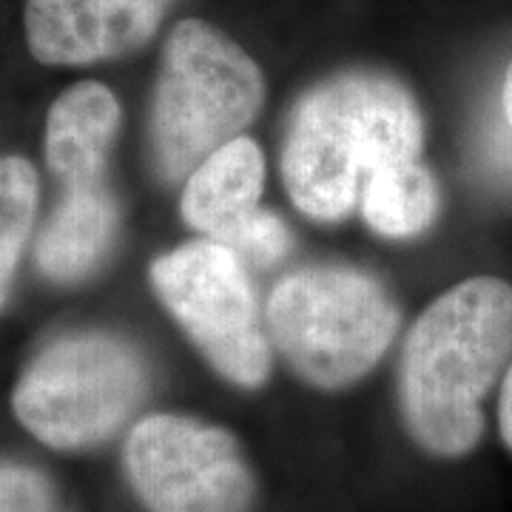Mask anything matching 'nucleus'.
Listing matches in <instances>:
<instances>
[{
	"label": "nucleus",
	"mask_w": 512,
	"mask_h": 512,
	"mask_svg": "<svg viewBox=\"0 0 512 512\" xmlns=\"http://www.w3.org/2000/svg\"><path fill=\"white\" fill-rule=\"evenodd\" d=\"M512 359V285L470 276L433 299L407 333L399 404L427 456L456 461L484 436V399Z\"/></svg>",
	"instance_id": "nucleus-1"
},
{
	"label": "nucleus",
	"mask_w": 512,
	"mask_h": 512,
	"mask_svg": "<svg viewBox=\"0 0 512 512\" xmlns=\"http://www.w3.org/2000/svg\"><path fill=\"white\" fill-rule=\"evenodd\" d=\"M421 146V111L399 80L379 72L336 74L293 109L282 183L305 217L336 222L362 202L379 171L419 160Z\"/></svg>",
	"instance_id": "nucleus-2"
},
{
	"label": "nucleus",
	"mask_w": 512,
	"mask_h": 512,
	"mask_svg": "<svg viewBox=\"0 0 512 512\" xmlns=\"http://www.w3.org/2000/svg\"><path fill=\"white\" fill-rule=\"evenodd\" d=\"M265 100L262 72L231 37L197 18L165 43L151 106L154 165L168 183L242 137Z\"/></svg>",
	"instance_id": "nucleus-3"
},
{
	"label": "nucleus",
	"mask_w": 512,
	"mask_h": 512,
	"mask_svg": "<svg viewBox=\"0 0 512 512\" xmlns=\"http://www.w3.org/2000/svg\"><path fill=\"white\" fill-rule=\"evenodd\" d=\"M265 328L299 379L319 390H345L382 362L399 333V311L376 279L311 265L276 282Z\"/></svg>",
	"instance_id": "nucleus-4"
},
{
	"label": "nucleus",
	"mask_w": 512,
	"mask_h": 512,
	"mask_svg": "<svg viewBox=\"0 0 512 512\" xmlns=\"http://www.w3.org/2000/svg\"><path fill=\"white\" fill-rule=\"evenodd\" d=\"M148 393L143 356L111 333H72L52 342L20 376L18 421L52 450H86L123 430Z\"/></svg>",
	"instance_id": "nucleus-5"
},
{
	"label": "nucleus",
	"mask_w": 512,
	"mask_h": 512,
	"mask_svg": "<svg viewBox=\"0 0 512 512\" xmlns=\"http://www.w3.org/2000/svg\"><path fill=\"white\" fill-rule=\"evenodd\" d=\"M151 285L202 359L225 382L256 390L271 376V336L234 251L194 239L151 265Z\"/></svg>",
	"instance_id": "nucleus-6"
},
{
	"label": "nucleus",
	"mask_w": 512,
	"mask_h": 512,
	"mask_svg": "<svg viewBox=\"0 0 512 512\" xmlns=\"http://www.w3.org/2000/svg\"><path fill=\"white\" fill-rule=\"evenodd\" d=\"M131 490L146 512H251L254 470L239 441L217 424L151 413L123 447Z\"/></svg>",
	"instance_id": "nucleus-7"
},
{
	"label": "nucleus",
	"mask_w": 512,
	"mask_h": 512,
	"mask_svg": "<svg viewBox=\"0 0 512 512\" xmlns=\"http://www.w3.org/2000/svg\"><path fill=\"white\" fill-rule=\"evenodd\" d=\"M174 0H29L26 40L46 66H86L140 49Z\"/></svg>",
	"instance_id": "nucleus-8"
},
{
	"label": "nucleus",
	"mask_w": 512,
	"mask_h": 512,
	"mask_svg": "<svg viewBox=\"0 0 512 512\" xmlns=\"http://www.w3.org/2000/svg\"><path fill=\"white\" fill-rule=\"evenodd\" d=\"M117 234V205L106 185H66L35 245L37 268L55 282L89 276L111 251Z\"/></svg>",
	"instance_id": "nucleus-9"
},
{
	"label": "nucleus",
	"mask_w": 512,
	"mask_h": 512,
	"mask_svg": "<svg viewBox=\"0 0 512 512\" xmlns=\"http://www.w3.org/2000/svg\"><path fill=\"white\" fill-rule=\"evenodd\" d=\"M262 188V148L251 137H237L188 174L180 214L205 239H220L259 208Z\"/></svg>",
	"instance_id": "nucleus-10"
},
{
	"label": "nucleus",
	"mask_w": 512,
	"mask_h": 512,
	"mask_svg": "<svg viewBox=\"0 0 512 512\" xmlns=\"http://www.w3.org/2000/svg\"><path fill=\"white\" fill-rule=\"evenodd\" d=\"M120 128V103L103 83H77L46 120V163L66 185L94 183Z\"/></svg>",
	"instance_id": "nucleus-11"
},
{
	"label": "nucleus",
	"mask_w": 512,
	"mask_h": 512,
	"mask_svg": "<svg viewBox=\"0 0 512 512\" xmlns=\"http://www.w3.org/2000/svg\"><path fill=\"white\" fill-rule=\"evenodd\" d=\"M359 208L382 237H419L439 217V185L419 160H407L379 171L367 183Z\"/></svg>",
	"instance_id": "nucleus-12"
},
{
	"label": "nucleus",
	"mask_w": 512,
	"mask_h": 512,
	"mask_svg": "<svg viewBox=\"0 0 512 512\" xmlns=\"http://www.w3.org/2000/svg\"><path fill=\"white\" fill-rule=\"evenodd\" d=\"M37 211V174L23 157H0V305L18 271Z\"/></svg>",
	"instance_id": "nucleus-13"
},
{
	"label": "nucleus",
	"mask_w": 512,
	"mask_h": 512,
	"mask_svg": "<svg viewBox=\"0 0 512 512\" xmlns=\"http://www.w3.org/2000/svg\"><path fill=\"white\" fill-rule=\"evenodd\" d=\"M214 242L234 251L242 259V265H254V268H274L276 262L291 254V234L285 222L259 208Z\"/></svg>",
	"instance_id": "nucleus-14"
},
{
	"label": "nucleus",
	"mask_w": 512,
	"mask_h": 512,
	"mask_svg": "<svg viewBox=\"0 0 512 512\" xmlns=\"http://www.w3.org/2000/svg\"><path fill=\"white\" fill-rule=\"evenodd\" d=\"M0 512H63L52 481L20 461H0Z\"/></svg>",
	"instance_id": "nucleus-15"
},
{
	"label": "nucleus",
	"mask_w": 512,
	"mask_h": 512,
	"mask_svg": "<svg viewBox=\"0 0 512 512\" xmlns=\"http://www.w3.org/2000/svg\"><path fill=\"white\" fill-rule=\"evenodd\" d=\"M498 433H501V441L507 444V450L512 453V365L504 373L501 396H498Z\"/></svg>",
	"instance_id": "nucleus-16"
},
{
	"label": "nucleus",
	"mask_w": 512,
	"mask_h": 512,
	"mask_svg": "<svg viewBox=\"0 0 512 512\" xmlns=\"http://www.w3.org/2000/svg\"><path fill=\"white\" fill-rule=\"evenodd\" d=\"M501 106H504V117L512 128V60L510 69H507V77H504V92H501Z\"/></svg>",
	"instance_id": "nucleus-17"
}]
</instances>
